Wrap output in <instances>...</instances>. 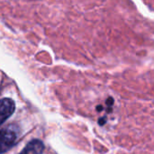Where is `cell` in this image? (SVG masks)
Here are the masks:
<instances>
[{
  "instance_id": "obj_3",
  "label": "cell",
  "mask_w": 154,
  "mask_h": 154,
  "mask_svg": "<svg viewBox=\"0 0 154 154\" xmlns=\"http://www.w3.org/2000/svg\"><path fill=\"white\" fill-rule=\"evenodd\" d=\"M44 151V144L40 140H32L28 143L25 148L19 154H42Z\"/></svg>"
},
{
  "instance_id": "obj_1",
  "label": "cell",
  "mask_w": 154,
  "mask_h": 154,
  "mask_svg": "<svg viewBox=\"0 0 154 154\" xmlns=\"http://www.w3.org/2000/svg\"><path fill=\"white\" fill-rule=\"evenodd\" d=\"M20 135V128L17 125L12 124L0 131V154L10 150Z\"/></svg>"
},
{
  "instance_id": "obj_2",
  "label": "cell",
  "mask_w": 154,
  "mask_h": 154,
  "mask_svg": "<svg viewBox=\"0 0 154 154\" xmlns=\"http://www.w3.org/2000/svg\"><path fill=\"white\" fill-rule=\"evenodd\" d=\"M15 104L10 98H3L0 100V126L5 123L14 112Z\"/></svg>"
}]
</instances>
